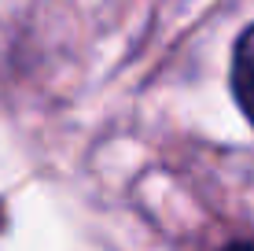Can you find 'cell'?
Segmentation results:
<instances>
[{"mask_svg":"<svg viewBox=\"0 0 254 251\" xmlns=\"http://www.w3.org/2000/svg\"><path fill=\"white\" fill-rule=\"evenodd\" d=\"M232 85H236V96H240L247 118L254 122V26L240 37L232 56Z\"/></svg>","mask_w":254,"mask_h":251,"instance_id":"1","label":"cell"},{"mask_svg":"<svg viewBox=\"0 0 254 251\" xmlns=\"http://www.w3.org/2000/svg\"><path fill=\"white\" fill-rule=\"evenodd\" d=\"M225 251H254V244H232V248H225Z\"/></svg>","mask_w":254,"mask_h":251,"instance_id":"2","label":"cell"}]
</instances>
